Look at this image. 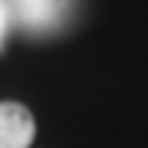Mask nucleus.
I'll use <instances>...</instances> for the list:
<instances>
[{
  "instance_id": "f257e3e1",
  "label": "nucleus",
  "mask_w": 148,
  "mask_h": 148,
  "mask_svg": "<svg viewBox=\"0 0 148 148\" xmlns=\"http://www.w3.org/2000/svg\"><path fill=\"white\" fill-rule=\"evenodd\" d=\"M9 15L30 33H51L64 24L70 0H6Z\"/></svg>"
},
{
  "instance_id": "f03ea898",
  "label": "nucleus",
  "mask_w": 148,
  "mask_h": 148,
  "mask_svg": "<svg viewBox=\"0 0 148 148\" xmlns=\"http://www.w3.org/2000/svg\"><path fill=\"white\" fill-rule=\"evenodd\" d=\"M36 121L21 103H0V148H30Z\"/></svg>"
},
{
  "instance_id": "7ed1b4c3",
  "label": "nucleus",
  "mask_w": 148,
  "mask_h": 148,
  "mask_svg": "<svg viewBox=\"0 0 148 148\" xmlns=\"http://www.w3.org/2000/svg\"><path fill=\"white\" fill-rule=\"evenodd\" d=\"M9 24H12L9 6H6V0H0V45H3V39H6V30H9Z\"/></svg>"
}]
</instances>
